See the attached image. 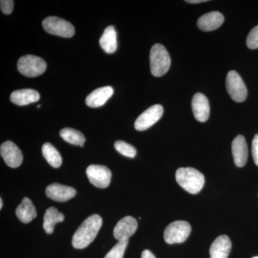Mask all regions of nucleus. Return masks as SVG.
<instances>
[{
    "label": "nucleus",
    "instance_id": "obj_14",
    "mask_svg": "<svg viewBox=\"0 0 258 258\" xmlns=\"http://www.w3.org/2000/svg\"><path fill=\"white\" fill-rule=\"evenodd\" d=\"M232 151L236 166L242 167L245 165L248 157V149L243 136L238 135L232 141Z\"/></svg>",
    "mask_w": 258,
    "mask_h": 258
},
{
    "label": "nucleus",
    "instance_id": "obj_15",
    "mask_svg": "<svg viewBox=\"0 0 258 258\" xmlns=\"http://www.w3.org/2000/svg\"><path fill=\"white\" fill-rule=\"evenodd\" d=\"M225 18L221 13L217 11L211 12L199 18L198 26L203 31H213L221 26Z\"/></svg>",
    "mask_w": 258,
    "mask_h": 258
},
{
    "label": "nucleus",
    "instance_id": "obj_3",
    "mask_svg": "<svg viewBox=\"0 0 258 258\" xmlns=\"http://www.w3.org/2000/svg\"><path fill=\"white\" fill-rule=\"evenodd\" d=\"M171 66L169 52L164 46L157 43L151 49V72L155 77H161L168 72Z\"/></svg>",
    "mask_w": 258,
    "mask_h": 258
},
{
    "label": "nucleus",
    "instance_id": "obj_6",
    "mask_svg": "<svg viewBox=\"0 0 258 258\" xmlns=\"http://www.w3.org/2000/svg\"><path fill=\"white\" fill-rule=\"evenodd\" d=\"M42 27L47 33L66 38L75 35V28L72 24L57 17H48L42 21Z\"/></svg>",
    "mask_w": 258,
    "mask_h": 258
},
{
    "label": "nucleus",
    "instance_id": "obj_32",
    "mask_svg": "<svg viewBox=\"0 0 258 258\" xmlns=\"http://www.w3.org/2000/svg\"><path fill=\"white\" fill-rule=\"evenodd\" d=\"M252 258H258V257H252Z\"/></svg>",
    "mask_w": 258,
    "mask_h": 258
},
{
    "label": "nucleus",
    "instance_id": "obj_1",
    "mask_svg": "<svg viewBox=\"0 0 258 258\" xmlns=\"http://www.w3.org/2000/svg\"><path fill=\"white\" fill-rule=\"evenodd\" d=\"M103 220L98 215H91L83 221L73 236L72 244L76 249H83L88 247L96 238Z\"/></svg>",
    "mask_w": 258,
    "mask_h": 258
},
{
    "label": "nucleus",
    "instance_id": "obj_11",
    "mask_svg": "<svg viewBox=\"0 0 258 258\" xmlns=\"http://www.w3.org/2000/svg\"><path fill=\"white\" fill-rule=\"evenodd\" d=\"M137 227L138 223L133 217H123L115 225L113 230V236L118 241L128 240L129 237L135 233Z\"/></svg>",
    "mask_w": 258,
    "mask_h": 258
},
{
    "label": "nucleus",
    "instance_id": "obj_22",
    "mask_svg": "<svg viewBox=\"0 0 258 258\" xmlns=\"http://www.w3.org/2000/svg\"><path fill=\"white\" fill-rule=\"evenodd\" d=\"M42 155L48 164L54 168L60 167L62 164V157L60 153L52 144L45 143L42 147Z\"/></svg>",
    "mask_w": 258,
    "mask_h": 258
},
{
    "label": "nucleus",
    "instance_id": "obj_10",
    "mask_svg": "<svg viewBox=\"0 0 258 258\" xmlns=\"http://www.w3.org/2000/svg\"><path fill=\"white\" fill-rule=\"evenodd\" d=\"M0 154L7 165L11 168H18L21 166L23 156L18 146L11 141H7L2 144Z\"/></svg>",
    "mask_w": 258,
    "mask_h": 258
},
{
    "label": "nucleus",
    "instance_id": "obj_9",
    "mask_svg": "<svg viewBox=\"0 0 258 258\" xmlns=\"http://www.w3.org/2000/svg\"><path fill=\"white\" fill-rule=\"evenodd\" d=\"M164 113V108L161 105L157 104L149 107L143 112L134 123V127L137 131H145L155 124L158 120H160Z\"/></svg>",
    "mask_w": 258,
    "mask_h": 258
},
{
    "label": "nucleus",
    "instance_id": "obj_19",
    "mask_svg": "<svg viewBox=\"0 0 258 258\" xmlns=\"http://www.w3.org/2000/svg\"><path fill=\"white\" fill-rule=\"evenodd\" d=\"M15 212L19 220L23 223H29L37 217L36 209L31 200L28 198L23 199Z\"/></svg>",
    "mask_w": 258,
    "mask_h": 258
},
{
    "label": "nucleus",
    "instance_id": "obj_28",
    "mask_svg": "<svg viewBox=\"0 0 258 258\" xmlns=\"http://www.w3.org/2000/svg\"><path fill=\"white\" fill-rule=\"evenodd\" d=\"M252 154L254 163L258 166V134L254 136L252 144Z\"/></svg>",
    "mask_w": 258,
    "mask_h": 258
},
{
    "label": "nucleus",
    "instance_id": "obj_30",
    "mask_svg": "<svg viewBox=\"0 0 258 258\" xmlns=\"http://www.w3.org/2000/svg\"><path fill=\"white\" fill-rule=\"evenodd\" d=\"M186 2L188 3H191V4H197V3H205V2H208V0H188Z\"/></svg>",
    "mask_w": 258,
    "mask_h": 258
},
{
    "label": "nucleus",
    "instance_id": "obj_7",
    "mask_svg": "<svg viewBox=\"0 0 258 258\" xmlns=\"http://www.w3.org/2000/svg\"><path fill=\"white\" fill-rule=\"evenodd\" d=\"M226 88L231 98L235 102H243L247 96V90L240 75L235 71L228 73L226 79Z\"/></svg>",
    "mask_w": 258,
    "mask_h": 258
},
{
    "label": "nucleus",
    "instance_id": "obj_24",
    "mask_svg": "<svg viewBox=\"0 0 258 258\" xmlns=\"http://www.w3.org/2000/svg\"><path fill=\"white\" fill-rule=\"evenodd\" d=\"M114 147L117 152L125 157L134 158L137 155L135 148L123 141H117L115 142Z\"/></svg>",
    "mask_w": 258,
    "mask_h": 258
},
{
    "label": "nucleus",
    "instance_id": "obj_13",
    "mask_svg": "<svg viewBox=\"0 0 258 258\" xmlns=\"http://www.w3.org/2000/svg\"><path fill=\"white\" fill-rule=\"evenodd\" d=\"M191 108L194 115L198 121H207L210 113V103L208 98L201 93H198L193 96Z\"/></svg>",
    "mask_w": 258,
    "mask_h": 258
},
{
    "label": "nucleus",
    "instance_id": "obj_29",
    "mask_svg": "<svg viewBox=\"0 0 258 258\" xmlns=\"http://www.w3.org/2000/svg\"><path fill=\"white\" fill-rule=\"evenodd\" d=\"M142 258H156L154 254L149 249H145L142 254Z\"/></svg>",
    "mask_w": 258,
    "mask_h": 258
},
{
    "label": "nucleus",
    "instance_id": "obj_17",
    "mask_svg": "<svg viewBox=\"0 0 258 258\" xmlns=\"http://www.w3.org/2000/svg\"><path fill=\"white\" fill-rule=\"evenodd\" d=\"M232 243L227 235L219 236L210 249V258H227L230 254Z\"/></svg>",
    "mask_w": 258,
    "mask_h": 258
},
{
    "label": "nucleus",
    "instance_id": "obj_5",
    "mask_svg": "<svg viewBox=\"0 0 258 258\" xmlns=\"http://www.w3.org/2000/svg\"><path fill=\"white\" fill-rule=\"evenodd\" d=\"M191 231V226L187 222L178 220L171 222L164 230V240L170 244L182 243L188 238Z\"/></svg>",
    "mask_w": 258,
    "mask_h": 258
},
{
    "label": "nucleus",
    "instance_id": "obj_25",
    "mask_svg": "<svg viewBox=\"0 0 258 258\" xmlns=\"http://www.w3.org/2000/svg\"><path fill=\"white\" fill-rule=\"evenodd\" d=\"M128 243V240L118 241L104 258H123Z\"/></svg>",
    "mask_w": 258,
    "mask_h": 258
},
{
    "label": "nucleus",
    "instance_id": "obj_4",
    "mask_svg": "<svg viewBox=\"0 0 258 258\" xmlns=\"http://www.w3.org/2000/svg\"><path fill=\"white\" fill-rule=\"evenodd\" d=\"M18 69L19 72L23 76L28 78H35L45 72L47 64L41 57L27 55L19 59Z\"/></svg>",
    "mask_w": 258,
    "mask_h": 258
},
{
    "label": "nucleus",
    "instance_id": "obj_23",
    "mask_svg": "<svg viewBox=\"0 0 258 258\" xmlns=\"http://www.w3.org/2000/svg\"><path fill=\"white\" fill-rule=\"evenodd\" d=\"M60 135L61 138L66 142L74 145L83 147L86 142V137L79 131L74 128H64L60 131Z\"/></svg>",
    "mask_w": 258,
    "mask_h": 258
},
{
    "label": "nucleus",
    "instance_id": "obj_16",
    "mask_svg": "<svg viewBox=\"0 0 258 258\" xmlns=\"http://www.w3.org/2000/svg\"><path fill=\"white\" fill-rule=\"evenodd\" d=\"M113 94V89L111 86L97 88L86 98V105L91 108H98L103 106Z\"/></svg>",
    "mask_w": 258,
    "mask_h": 258
},
{
    "label": "nucleus",
    "instance_id": "obj_27",
    "mask_svg": "<svg viewBox=\"0 0 258 258\" xmlns=\"http://www.w3.org/2000/svg\"><path fill=\"white\" fill-rule=\"evenodd\" d=\"M1 10L5 15H10L13 11L14 2L13 0H1L0 2Z\"/></svg>",
    "mask_w": 258,
    "mask_h": 258
},
{
    "label": "nucleus",
    "instance_id": "obj_20",
    "mask_svg": "<svg viewBox=\"0 0 258 258\" xmlns=\"http://www.w3.org/2000/svg\"><path fill=\"white\" fill-rule=\"evenodd\" d=\"M100 46L108 54H112L117 49V35L114 27L108 26L105 29L100 38Z\"/></svg>",
    "mask_w": 258,
    "mask_h": 258
},
{
    "label": "nucleus",
    "instance_id": "obj_8",
    "mask_svg": "<svg viewBox=\"0 0 258 258\" xmlns=\"http://www.w3.org/2000/svg\"><path fill=\"white\" fill-rule=\"evenodd\" d=\"M86 174L90 182L101 189H106L111 183V171L108 167L92 164L86 169Z\"/></svg>",
    "mask_w": 258,
    "mask_h": 258
},
{
    "label": "nucleus",
    "instance_id": "obj_26",
    "mask_svg": "<svg viewBox=\"0 0 258 258\" xmlns=\"http://www.w3.org/2000/svg\"><path fill=\"white\" fill-rule=\"evenodd\" d=\"M246 43L249 49L254 50L258 48V25L249 32Z\"/></svg>",
    "mask_w": 258,
    "mask_h": 258
},
{
    "label": "nucleus",
    "instance_id": "obj_18",
    "mask_svg": "<svg viewBox=\"0 0 258 258\" xmlns=\"http://www.w3.org/2000/svg\"><path fill=\"white\" fill-rule=\"evenodd\" d=\"M40 98V93L35 90L21 89L12 93L10 101L15 105L23 106L38 101Z\"/></svg>",
    "mask_w": 258,
    "mask_h": 258
},
{
    "label": "nucleus",
    "instance_id": "obj_31",
    "mask_svg": "<svg viewBox=\"0 0 258 258\" xmlns=\"http://www.w3.org/2000/svg\"><path fill=\"white\" fill-rule=\"evenodd\" d=\"M3 199L0 198V209L3 208Z\"/></svg>",
    "mask_w": 258,
    "mask_h": 258
},
{
    "label": "nucleus",
    "instance_id": "obj_2",
    "mask_svg": "<svg viewBox=\"0 0 258 258\" xmlns=\"http://www.w3.org/2000/svg\"><path fill=\"white\" fill-rule=\"evenodd\" d=\"M176 180L185 191L193 195L200 192L205 184L203 174L191 167L178 169L176 171Z\"/></svg>",
    "mask_w": 258,
    "mask_h": 258
},
{
    "label": "nucleus",
    "instance_id": "obj_12",
    "mask_svg": "<svg viewBox=\"0 0 258 258\" xmlns=\"http://www.w3.org/2000/svg\"><path fill=\"white\" fill-rule=\"evenodd\" d=\"M45 193L47 198L56 202L69 201L76 195V190L71 186L60 184H52L47 186Z\"/></svg>",
    "mask_w": 258,
    "mask_h": 258
},
{
    "label": "nucleus",
    "instance_id": "obj_21",
    "mask_svg": "<svg viewBox=\"0 0 258 258\" xmlns=\"http://www.w3.org/2000/svg\"><path fill=\"white\" fill-rule=\"evenodd\" d=\"M64 219L63 214L59 212L54 207L47 209L43 219V229L45 232L52 234L56 224L63 221Z\"/></svg>",
    "mask_w": 258,
    "mask_h": 258
}]
</instances>
